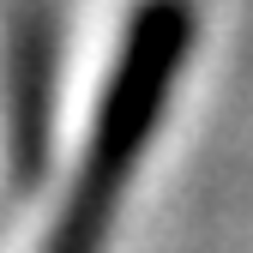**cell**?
<instances>
[{
    "label": "cell",
    "instance_id": "1",
    "mask_svg": "<svg viewBox=\"0 0 253 253\" xmlns=\"http://www.w3.org/2000/svg\"><path fill=\"white\" fill-rule=\"evenodd\" d=\"M187 37H193L187 0H145L133 12L121 60H115L109 90H103V109H97V126H90L84 169H79L73 199H67V211L54 223L48 253H97L103 247L109 211L121 199V181L133 169V157L145 151L163 103H169V84H175V67L187 54Z\"/></svg>",
    "mask_w": 253,
    "mask_h": 253
}]
</instances>
